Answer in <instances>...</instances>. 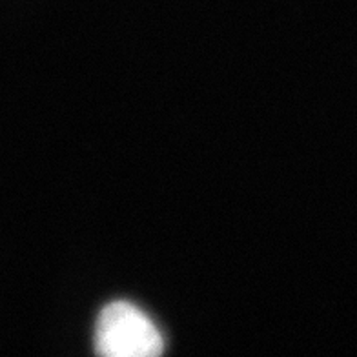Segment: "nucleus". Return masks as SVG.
I'll return each instance as SVG.
<instances>
[{"label":"nucleus","instance_id":"nucleus-1","mask_svg":"<svg viewBox=\"0 0 357 357\" xmlns=\"http://www.w3.org/2000/svg\"><path fill=\"white\" fill-rule=\"evenodd\" d=\"M165 339L144 312L130 303H112L100 312L95 328V352L104 357H155Z\"/></svg>","mask_w":357,"mask_h":357}]
</instances>
